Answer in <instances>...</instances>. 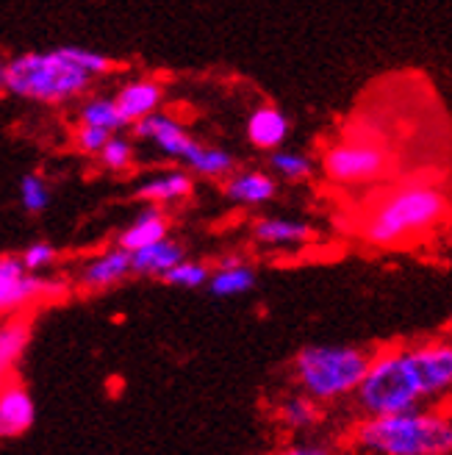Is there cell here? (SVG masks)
Here are the masks:
<instances>
[{
	"instance_id": "10",
	"label": "cell",
	"mask_w": 452,
	"mask_h": 455,
	"mask_svg": "<svg viewBox=\"0 0 452 455\" xmlns=\"http://www.w3.org/2000/svg\"><path fill=\"white\" fill-rule=\"evenodd\" d=\"M128 275H133L131 253L125 247L115 244V247L100 250V253H95V256H89L78 267L75 283L83 291H106V289L120 286Z\"/></svg>"
},
{
	"instance_id": "7",
	"label": "cell",
	"mask_w": 452,
	"mask_h": 455,
	"mask_svg": "<svg viewBox=\"0 0 452 455\" xmlns=\"http://www.w3.org/2000/svg\"><path fill=\"white\" fill-rule=\"evenodd\" d=\"M389 167V156L380 145L369 140H342L325 150L322 156V170L342 187H361L372 184V180L383 178Z\"/></svg>"
},
{
	"instance_id": "14",
	"label": "cell",
	"mask_w": 452,
	"mask_h": 455,
	"mask_svg": "<svg viewBox=\"0 0 452 455\" xmlns=\"http://www.w3.org/2000/svg\"><path fill=\"white\" fill-rule=\"evenodd\" d=\"M194 189L192 172L186 170H162L142 178L133 195L147 206H172V203L186 200Z\"/></svg>"
},
{
	"instance_id": "25",
	"label": "cell",
	"mask_w": 452,
	"mask_h": 455,
	"mask_svg": "<svg viewBox=\"0 0 452 455\" xmlns=\"http://www.w3.org/2000/svg\"><path fill=\"white\" fill-rule=\"evenodd\" d=\"M269 170L283 180L300 184V180H308L313 175V162L305 153H297V150H273V156H269Z\"/></svg>"
},
{
	"instance_id": "11",
	"label": "cell",
	"mask_w": 452,
	"mask_h": 455,
	"mask_svg": "<svg viewBox=\"0 0 452 455\" xmlns=\"http://www.w3.org/2000/svg\"><path fill=\"white\" fill-rule=\"evenodd\" d=\"M36 419V405L31 392L20 380L9 378L0 386V439H17L31 430Z\"/></svg>"
},
{
	"instance_id": "3",
	"label": "cell",
	"mask_w": 452,
	"mask_h": 455,
	"mask_svg": "<svg viewBox=\"0 0 452 455\" xmlns=\"http://www.w3.org/2000/svg\"><path fill=\"white\" fill-rule=\"evenodd\" d=\"M92 76L73 61L67 48L34 51L9 59V95L42 106H67L92 89Z\"/></svg>"
},
{
	"instance_id": "13",
	"label": "cell",
	"mask_w": 452,
	"mask_h": 455,
	"mask_svg": "<svg viewBox=\"0 0 452 455\" xmlns=\"http://www.w3.org/2000/svg\"><path fill=\"white\" fill-rule=\"evenodd\" d=\"M115 98L120 103V111H123L128 128H133L139 120L150 117V114H155V111H162L164 84L155 81V78H133L117 89Z\"/></svg>"
},
{
	"instance_id": "21",
	"label": "cell",
	"mask_w": 452,
	"mask_h": 455,
	"mask_svg": "<svg viewBox=\"0 0 452 455\" xmlns=\"http://www.w3.org/2000/svg\"><path fill=\"white\" fill-rule=\"evenodd\" d=\"M31 341V323L26 320V316H6L4 323H0V386H4L17 361L22 358V353H26Z\"/></svg>"
},
{
	"instance_id": "29",
	"label": "cell",
	"mask_w": 452,
	"mask_h": 455,
	"mask_svg": "<svg viewBox=\"0 0 452 455\" xmlns=\"http://www.w3.org/2000/svg\"><path fill=\"white\" fill-rule=\"evenodd\" d=\"M67 53L73 56V61L78 67H83V70L92 76V78H100V76H108L111 70H115V61H111L108 56L98 53V51H89V48H75V44H67Z\"/></svg>"
},
{
	"instance_id": "6",
	"label": "cell",
	"mask_w": 452,
	"mask_h": 455,
	"mask_svg": "<svg viewBox=\"0 0 452 455\" xmlns=\"http://www.w3.org/2000/svg\"><path fill=\"white\" fill-rule=\"evenodd\" d=\"M67 289L70 286L61 278L26 269L20 256H0V316H17L36 303L61 300Z\"/></svg>"
},
{
	"instance_id": "19",
	"label": "cell",
	"mask_w": 452,
	"mask_h": 455,
	"mask_svg": "<svg viewBox=\"0 0 452 455\" xmlns=\"http://www.w3.org/2000/svg\"><path fill=\"white\" fill-rule=\"evenodd\" d=\"M186 259V250L175 239H158L147 247H139L131 253L133 264V275H145V278H164L167 272Z\"/></svg>"
},
{
	"instance_id": "22",
	"label": "cell",
	"mask_w": 452,
	"mask_h": 455,
	"mask_svg": "<svg viewBox=\"0 0 452 455\" xmlns=\"http://www.w3.org/2000/svg\"><path fill=\"white\" fill-rule=\"evenodd\" d=\"M78 123L83 125H95V128H103L108 133H120L128 128L123 111H120V103L117 98H106V95H92L86 98L81 106H78Z\"/></svg>"
},
{
	"instance_id": "24",
	"label": "cell",
	"mask_w": 452,
	"mask_h": 455,
	"mask_svg": "<svg viewBox=\"0 0 452 455\" xmlns=\"http://www.w3.org/2000/svg\"><path fill=\"white\" fill-rule=\"evenodd\" d=\"M98 162L108 172H128L133 164H137V145H133L128 136H123V131L111 133L106 148L98 153Z\"/></svg>"
},
{
	"instance_id": "5",
	"label": "cell",
	"mask_w": 452,
	"mask_h": 455,
	"mask_svg": "<svg viewBox=\"0 0 452 455\" xmlns=\"http://www.w3.org/2000/svg\"><path fill=\"white\" fill-rule=\"evenodd\" d=\"M361 417H386L424 405L408 358V347L394 345L372 353L367 375L353 397Z\"/></svg>"
},
{
	"instance_id": "31",
	"label": "cell",
	"mask_w": 452,
	"mask_h": 455,
	"mask_svg": "<svg viewBox=\"0 0 452 455\" xmlns=\"http://www.w3.org/2000/svg\"><path fill=\"white\" fill-rule=\"evenodd\" d=\"M269 455H336V450L320 439H295L275 447Z\"/></svg>"
},
{
	"instance_id": "17",
	"label": "cell",
	"mask_w": 452,
	"mask_h": 455,
	"mask_svg": "<svg viewBox=\"0 0 452 455\" xmlns=\"http://www.w3.org/2000/svg\"><path fill=\"white\" fill-rule=\"evenodd\" d=\"M253 239L264 247H303L313 239V228L297 217H261L253 222Z\"/></svg>"
},
{
	"instance_id": "20",
	"label": "cell",
	"mask_w": 452,
	"mask_h": 455,
	"mask_svg": "<svg viewBox=\"0 0 452 455\" xmlns=\"http://www.w3.org/2000/svg\"><path fill=\"white\" fill-rule=\"evenodd\" d=\"M247 140L258 150H281L289 140V117L278 106H258L247 120Z\"/></svg>"
},
{
	"instance_id": "9",
	"label": "cell",
	"mask_w": 452,
	"mask_h": 455,
	"mask_svg": "<svg viewBox=\"0 0 452 455\" xmlns=\"http://www.w3.org/2000/svg\"><path fill=\"white\" fill-rule=\"evenodd\" d=\"M133 133H137L142 142L153 145L162 156L172 158V162H180V164H186L200 145L189 133V128L167 111H155L150 117L139 120L133 125Z\"/></svg>"
},
{
	"instance_id": "16",
	"label": "cell",
	"mask_w": 452,
	"mask_h": 455,
	"mask_svg": "<svg viewBox=\"0 0 452 455\" xmlns=\"http://www.w3.org/2000/svg\"><path fill=\"white\" fill-rule=\"evenodd\" d=\"M258 275L256 269L247 264L242 256L228 253L217 261V267L211 269V278H209V289L214 298H242L253 286H256Z\"/></svg>"
},
{
	"instance_id": "8",
	"label": "cell",
	"mask_w": 452,
	"mask_h": 455,
	"mask_svg": "<svg viewBox=\"0 0 452 455\" xmlns=\"http://www.w3.org/2000/svg\"><path fill=\"white\" fill-rule=\"evenodd\" d=\"M408 347L411 367L424 405L452 403V333L414 341Z\"/></svg>"
},
{
	"instance_id": "18",
	"label": "cell",
	"mask_w": 452,
	"mask_h": 455,
	"mask_svg": "<svg viewBox=\"0 0 452 455\" xmlns=\"http://www.w3.org/2000/svg\"><path fill=\"white\" fill-rule=\"evenodd\" d=\"M170 236V217L164 212V206H145L137 217H133L117 236V244L125 247L128 253L139 247H147L158 239Z\"/></svg>"
},
{
	"instance_id": "30",
	"label": "cell",
	"mask_w": 452,
	"mask_h": 455,
	"mask_svg": "<svg viewBox=\"0 0 452 455\" xmlns=\"http://www.w3.org/2000/svg\"><path fill=\"white\" fill-rule=\"evenodd\" d=\"M108 140H111V133L103 131V128H95V125H83V123H78L75 131H73V142H75V148H78L83 156H95V158H98V153L106 148Z\"/></svg>"
},
{
	"instance_id": "4",
	"label": "cell",
	"mask_w": 452,
	"mask_h": 455,
	"mask_svg": "<svg viewBox=\"0 0 452 455\" xmlns=\"http://www.w3.org/2000/svg\"><path fill=\"white\" fill-rule=\"evenodd\" d=\"M369 358V350L355 345H308L291 361V378L300 392L333 405L355 397Z\"/></svg>"
},
{
	"instance_id": "15",
	"label": "cell",
	"mask_w": 452,
	"mask_h": 455,
	"mask_svg": "<svg viewBox=\"0 0 452 455\" xmlns=\"http://www.w3.org/2000/svg\"><path fill=\"white\" fill-rule=\"evenodd\" d=\"M278 195V180L275 175L261 172V170H242L231 172L225 178V197L239 206H264Z\"/></svg>"
},
{
	"instance_id": "34",
	"label": "cell",
	"mask_w": 452,
	"mask_h": 455,
	"mask_svg": "<svg viewBox=\"0 0 452 455\" xmlns=\"http://www.w3.org/2000/svg\"><path fill=\"white\" fill-rule=\"evenodd\" d=\"M449 411H452V403H449Z\"/></svg>"
},
{
	"instance_id": "2",
	"label": "cell",
	"mask_w": 452,
	"mask_h": 455,
	"mask_svg": "<svg viewBox=\"0 0 452 455\" xmlns=\"http://www.w3.org/2000/svg\"><path fill=\"white\" fill-rule=\"evenodd\" d=\"M444 214L447 195L433 184L414 180L377 200V206L361 220V239L372 247H400L431 234Z\"/></svg>"
},
{
	"instance_id": "27",
	"label": "cell",
	"mask_w": 452,
	"mask_h": 455,
	"mask_svg": "<svg viewBox=\"0 0 452 455\" xmlns=\"http://www.w3.org/2000/svg\"><path fill=\"white\" fill-rule=\"evenodd\" d=\"M209 278H211V269L209 264L202 261H192V259H184L180 264H175L164 281L170 286H178V289H200V286H209Z\"/></svg>"
},
{
	"instance_id": "12",
	"label": "cell",
	"mask_w": 452,
	"mask_h": 455,
	"mask_svg": "<svg viewBox=\"0 0 452 455\" xmlns=\"http://www.w3.org/2000/svg\"><path fill=\"white\" fill-rule=\"evenodd\" d=\"M273 417H275L278 427H283L286 434L305 436V434H313V430L325 422V405L297 389L291 395H283L275 403Z\"/></svg>"
},
{
	"instance_id": "32",
	"label": "cell",
	"mask_w": 452,
	"mask_h": 455,
	"mask_svg": "<svg viewBox=\"0 0 452 455\" xmlns=\"http://www.w3.org/2000/svg\"><path fill=\"white\" fill-rule=\"evenodd\" d=\"M0 95H9V59L0 56Z\"/></svg>"
},
{
	"instance_id": "1",
	"label": "cell",
	"mask_w": 452,
	"mask_h": 455,
	"mask_svg": "<svg viewBox=\"0 0 452 455\" xmlns=\"http://www.w3.org/2000/svg\"><path fill=\"white\" fill-rule=\"evenodd\" d=\"M358 455H452L449 405H419L386 417H361L350 430Z\"/></svg>"
},
{
	"instance_id": "26",
	"label": "cell",
	"mask_w": 452,
	"mask_h": 455,
	"mask_svg": "<svg viewBox=\"0 0 452 455\" xmlns=\"http://www.w3.org/2000/svg\"><path fill=\"white\" fill-rule=\"evenodd\" d=\"M20 206L26 209L28 214H42L44 209H48V203H51V187H48V180H44L42 175L36 172H28L26 178L20 180Z\"/></svg>"
},
{
	"instance_id": "33",
	"label": "cell",
	"mask_w": 452,
	"mask_h": 455,
	"mask_svg": "<svg viewBox=\"0 0 452 455\" xmlns=\"http://www.w3.org/2000/svg\"><path fill=\"white\" fill-rule=\"evenodd\" d=\"M449 333H452V320H449Z\"/></svg>"
},
{
	"instance_id": "28",
	"label": "cell",
	"mask_w": 452,
	"mask_h": 455,
	"mask_svg": "<svg viewBox=\"0 0 452 455\" xmlns=\"http://www.w3.org/2000/svg\"><path fill=\"white\" fill-rule=\"evenodd\" d=\"M22 264H26V269L36 272V275H48V272L56 267L59 261V253H56V247L51 242H44V239H36L31 244L22 247V253H20Z\"/></svg>"
},
{
	"instance_id": "23",
	"label": "cell",
	"mask_w": 452,
	"mask_h": 455,
	"mask_svg": "<svg viewBox=\"0 0 452 455\" xmlns=\"http://www.w3.org/2000/svg\"><path fill=\"white\" fill-rule=\"evenodd\" d=\"M236 162L228 150L214 148V145H197L192 158L186 162V170L200 178H228L234 172Z\"/></svg>"
}]
</instances>
